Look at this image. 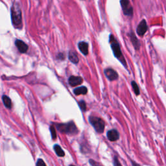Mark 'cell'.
<instances>
[{
  "instance_id": "cell-7",
  "label": "cell",
  "mask_w": 166,
  "mask_h": 166,
  "mask_svg": "<svg viewBox=\"0 0 166 166\" xmlns=\"http://www.w3.org/2000/svg\"><path fill=\"white\" fill-rule=\"evenodd\" d=\"M15 45L17 47V49H18V51L21 53H25L27 51L28 49H29V47H28L27 45L24 42H23L22 40H18V39H17L15 41Z\"/></svg>"
},
{
  "instance_id": "cell-15",
  "label": "cell",
  "mask_w": 166,
  "mask_h": 166,
  "mask_svg": "<svg viewBox=\"0 0 166 166\" xmlns=\"http://www.w3.org/2000/svg\"><path fill=\"white\" fill-rule=\"evenodd\" d=\"M74 92L75 95H85L88 92V89L85 86H81L74 89Z\"/></svg>"
},
{
  "instance_id": "cell-9",
  "label": "cell",
  "mask_w": 166,
  "mask_h": 166,
  "mask_svg": "<svg viewBox=\"0 0 166 166\" xmlns=\"http://www.w3.org/2000/svg\"><path fill=\"white\" fill-rule=\"evenodd\" d=\"M83 79L81 77H77V76H71L69 78L68 82L70 86H76L79 85L83 83Z\"/></svg>"
},
{
  "instance_id": "cell-11",
  "label": "cell",
  "mask_w": 166,
  "mask_h": 166,
  "mask_svg": "<svg viewBox=\"0 0 166 166\" xmlns=\"http://www.w3.org/2000/svg\"><path fill=\"white\" fill-rule=\"evenodd\" d=\"M78 47L83 55H87L88 54V44L86 42H80L78 44Z\"/></svg>"
},
{
  "instance_id": "cell-3",
  "label": "cell",
  "mask_w": 166,
  "mask_h": 166,
  "mask_svg": "<svg viewBox=\"0 0 166 166\" xmlns=\"http://www.w3.org/2000/svg\"><path fill=\"white\" fill-rule=\"evenodd\" d=\"M57 130L61 133L75 135L78 133V129L73 122L67 123H58L56 125Z\"/></svg>"
},
{
  "instance_id": "cell-19",
  "label": "cell",
  "mask_w": 166,
  "mask_h": 166,
  "mask_svg": "<svg viewBox=\"0 0 166 166\" xmlns=\"http://www.w3.org/2000/svg\"><path fill=\"white\" fill-rule=\"evenodd\" d=\"M78 105H79L81 109L83 111H86V103L84 101H81L78 102Z\"/></svg>"
},
{
  "instance_id": "cell-4",
  "label": "cell",
  "mask_w": 166,
  "mask_h": 166,
  "mask_svg": "<svg viewBox=\"0 0 166 166\" xmlns=\"http://www.w3.org/2000/svg\"><path fill=\"white\" fill-rule=\"evenodd\" d=\"M89 122L97 133H103L105 127V122L100 117L91 116L89 117Z\"/></svg>"
},
{
  "instance_id": "cell-8",
  "label": "cell",
  "mask_w": 166,
  "mask_h": 166,
  "mask_svg": "<svg viewBox=\"0 0 166 166\" xmlns=\"http://www.w3.org/2000/svg\"><path fill=\"white\" fill-rule=\"evenodd\" d=\"M105 74L110 81H114L117 79L118 74L114 69L112 68H106L105 69Z\"/></svg>"
},
{
  "instance_id": "cell-10",
  "label": "cell",
  "mask_w": 166,
  "mask_h": 166,
  "mask_svg": "<svg viewBox=\"0 0 166 166\" xmlns=\"http://www.w3.org/2000/svg\"><path fill=\"white\" fill-rule=\"evenodd\" d=\"M107 138L110 141H111V142L117 141L119 138V133H118L116 130L112 129V130L108 131Z\"/></svg>"
},
{
  "instance_id": "cell-14",
  "label": "cell",
  "mask_w": 166,
  "mask_h": 166,
  "mask_svg": "<svg viewBox=\"0 0 166 166\" xmlns=\"http://www.w3.org/2000/svg\"><path fill=\"white\" fill-rule=\"evenodd\" d=\"M2 101H3V103L5 107L8 108V109L12 108V106H13L12 101H11V99L7 96V95H3Z\"/></svg>"
},
{
  "instance_id": "cell-1",
  "label": "cell",
  "mask_w": 166,
  "mask_h": 166,
  "mask_svg": "<svg viewBox=\"0 0 166 166\" xmlns=\"http://www.w3.org/2000/svg\"><path fill=\"white\" fill-rule=\"evenodd\" d=\"M11 19L14 27L20 29L22 27V16L20 6L18 3L15 2L11 8Z\"/></svg>"
},
{
  "instance_id": "cell-5",
  "label": "cell",
  "mask_w": 166,
  "mask_h": 166,
  "mask_svg": "<svg viewBox=\"0 0 166 166\" xmlns=\"http://www.w3.org/2000/svg\"><path fill=\"white\" fill-rule=\"evenodd\" d=\"M121 5H122L123 13L126 16H132L133 14V8L131 6L129 0H120Z\"/></svg>"
},
{
  "instance_id": "cell-18",
  "label": "cell",
  "mask_w": 166,
  "mask_h": 166,
  "mask_svg": "<svg viewBox=\"0 0 166 166\" xmlns=\"http://www.w3.org/2000/svg\"><path fill=\"white\" fill-rule=\"evenodd\" d=\"M50 132H51V134L52 138L53 140H55L56 138H57V134H56L55 128L53 125H51L50 126Z\"/></svg>"
},
{
  "instance_id": "cell-20",
  "label": "cell",
  "mask_w": 166,
  "mask_h": 166,
  "mask_svg": "<svg viewBox=\"0 0 166 166\" xmlns=\"http://www.w3.org/2000/svg\"><path fill=\"white\" fill-rule=\"evenodd\" d=\"M36 165H46V164H45L43 160H41V159H38L37 163H36Z\"/></svg>"
},
{
  "instance_id": "cell-2",
  "label": "cell",
  "mask_w": 166,
  "mask_h": 166,
  "mask_svg": "<svg viewBox=\"0 0 166 166\" xmlns=\"http://www.w3.org/2000/svg\"><path fill=\"white\" fill-rule=\"evenodd\" d=\"M109 42H110V44L111 48H112V51H113L114 56L118 59V60L120 61V63H122L123 65L126 68V67L127 66H126V60L125 59L124 56H123V53L122 52V50H121L119 44L117 42L116 38H115L112 35L110 36Z\"/></svg>"
},
{
  "instance_id": "cell-17",
  "label": "cell",
  "mask_w": 166,
  "mask_h": 166,
  "mask_svg": "<svg viewBox=\"0 0 166 166\" xmlns=\"http://www.w3.org/2000/svg\"><path fill=\"white\" fill-rule=\"evenodd\" d=\"M132 86H133V90L135 94H136V95H140V89L138 88V84L135 81H133V82H132Z\"/></svg>"
},
{
  "instance_id": "cell-21",
  "label": "cell",
  "mask_w": 166,
  "mask_h": 166,
  "mask_svg": "<svg viewBox=\"0 0 166 166\" xmlns=\"http://www.w3.org/2000/svg\"><path fill=\"white\" fill-rule=\"evenodd\" d=\"M114 165H121V164L119 162H118L117 158L116 157H115V161H114Z\"/></svg>"
},
{
  "instance_id": "cell-13",
  "label": "cell",
  "mask_w": 166,
  "mask_h": 166,
  "mask_svg": "<svg viewBox=\"0 0 166 166\" xmlns=\"http://www.w3.org/2000/svg\"><path fill=\"white\" fill-rule=\"evenodd\" d=\"M69 60L74 64H78V61H79V58L78 57V55L75 51H69L68 55Z\"/></svg>"
},
{
  "instance_id": "cell-6",
  "label": "cell",
  "mask_w": 166,
  "mask_h": 166,
  "mask_svg": "<svg viewBox=\"0 0 166 166\" xmlns=\"http://www.w3.org/2000/svg\"><path fill=\"white\" fill-rule=\"evenodd\" d=\"M148 29L147 22L145 20V19H143V20L140 22L138 26L137 27L136 32L138 33V35L140 36H143L145 35V33L147 32Z\"/></svg>"
},
{
  "instance_id": "cell-12",
  "label": "cell",
  "mask_w": 166,
  "mask_h": 166,
  "mask_svg": "<svg viewBox=\"0 0 166 166\" xmlns=\"http://www.w3.org/2000/svg\"><path fill=\"white\" fill-rule=\"evenodd\" d=\"M130 38L132 42V44H133V46L134 47V48L136 50H138L140 49V46H141V44H140L138 39L136 38V36H135L133 33H131L130 34Z\"/></svg>"
},
{
  "instance_id": "cell-16",
  "label": "cell",
  "mask_w": 166,
  "mask_h": 166,
  "mask_svg": "<svg viewBox=\"0 0 166 166\" xmlns=\"http://www.w3.org/2000/svg\"><path fill=\"white\" fill-rule=\"evenodd\" d=\"M54 150L55 151L56 154H57L58 156L60 157H63L65 155V153H64V151L63 150V149L60 147V145H55L54 146Z\"/></svg>"
}]
</instances>
